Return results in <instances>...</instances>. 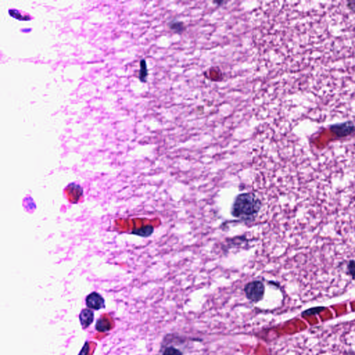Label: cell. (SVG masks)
<instances>
[{"label":"cell","instance_id":"cell-1","mask_svg":"<svg viewBox=\"0 0 355 355\" xmlns=\"http://www.w3.org/2000/svg\"><path fill=\"white\" fill-rule=\"evenodd\" d=\"M258 197L252 193H243L237 197L232 207V215L243 220H251L258 214L261 208Z\"/></svg>","mask_w":355,"mask_h":355},{"label":"cell","instance_id":"cell-2","mask_svg":"<svg viewBox=\"0 0 355 355\" xmlns=\"http://www.w3.org/2000/svg\"><path fill=\"white\" fill-rule=\"evenodd\" d=\"M244 292L246 293V297L250 301L253 302H258L264 296V284L258 280L251 282L245 287Z\"/></svg>","mask_w":355,"mask_h":355},{"label":"cell","instance_id":"cell-3","mask_svg":"<svg viewBox=\"0 0 355 355\" xmlns=\"http://www.w3.org/2000/svg\"><path fill=\"white\" fill-rule=\"evenodd\" d=\"M330 130L338 138L348 137L355 133V125L353 121L337 123L330 125Z\"/></svg>","mask_w":355,"mask_h":355},{"label":"cell","instance_id":"cell-4","mask_svg":"<svg viewBox=\"0 0 355 355\" xmlns=\"http://www.w3.org/2000/svg\"><path fill=\"white\" fill-rule=\"evenodd\" d=\"M86 306L89 309L94 310H100L106 307L104 298L101 294L97 292H92L87 296L85 299Z\"/></svg>","mask_w":355,"mask_h":355},{"label":"cell","instance_id":"cell-5","mask_svg":"<svg viewBox=\"0 0 355 355\" xmlns=\"http://www.w3.org/2000/svg\"><path fill=\"white\" fill-rule=\"evenodd\" d=\"M94 312L89 309H85L82 311L79 315V320L82 324L83 328L85 329L92 325L94 321Z\"/></svg>","mask_w":355,"mask_h":355},{"label":"cell","instance_id":"cell-6","mask_svg":"<svg viewBox=\"0 0 355 355\" xmlns=\"http://www.w3.org/2000/svg\"><path fill=\"white\" fill-rule=\"evenodd\" d=\"M111 324L106 321V319H99L97 321L96 328L99 332H106L111 329Z\"/></svg>","mask_w":355,"mask_h":355},{"label":"cell","instance_id":"cell-7","mask_svg":"<svg viewBox=\"0 0 355 355\" xmlns=\"http://www.w3.org/2000/svg\"><path fill=\"white\" fill-rule=\"evenodd\" d=\"M148 75L147 71V63L144 59H142L140 62V70H139V79L141 82H145Z\"/></svg>","mask_w":355,"mask_h":355},{"label":"cell","instance_id":"cell-8","mask_svg":"<svg viewBox=\"0 0 355 355\" xmlns=\"http://www.w3.org/2000/svg\"><path fill=\"white\" fill-rule=\"evenodd\" d=\"M153 228L152 226L144 227L142 229L139 230L137 232H134L135 234L138 235L141 237H148L153 233Z\"/></svg>","mask_w":355,"mask_h":355},{"label":"cell","instance_id":"cell-9","mask_svg":"<svg viewBox=\"0 0 355 355\" xmlns=\"http://www.w3.org/2000/svg\"><path fill=\"white\" fill-rule=\"evenodd\" d=\"M163 355H183V354L179 350L176 349L174 347L170 346L165 350Z\"/></svg>","mask_w":355,"mask_h":355},{"label":"cell","instance_id":"cell-10","mask_svg":"<svg viewBox=\"0 0 355 355\" xmlns=\"http://www.w3.org/2000/svg\"><path fill=\"white\" fill-rule=\"evenodd\" d=\"M348 7L349 8L351 11L355 13V1H348V4H347Z\"/></svg>","mask_w":355,"mask_h":355}]
</instances>
